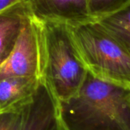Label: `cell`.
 Returning a JSON list of instances; mask_svg holds the SVG:
<instances>
[{"label": "cell", "mask_w": 130, "mask_h": 130, "mask_svg": "<svg viewBox=\"0 0 130 130\" xmlns=\"http://www.w3.org/2000/svg\"><path fill=\"white\" fill-rule=\"evenodd\" d=\"M63 130H130V87L88 71L78 93L59 102Z\"/></svg>", "instance_id": "cell-1"}, {"label": "cell", "mask_w": 130, "mask_h": 130, "mask_svg": "<svg viewBox=\"0 0 130 130\" xmlns=\"http://www.w3.org/2000/svg\"><path fill=\"white\" fill-rule=\"evenodd\" d=\"M45 61L43 79L59 102L75 95L88 74V69L74 43L68 24L42 21Z\"/></svg>", "instance_id": "cell-2"}, {"label": "cell", "mask_w": 130, "mask_h": 130, "mask_svg": "<svg viewBox=\"0 0 130 130\" xmlns=\"http://www.w3.org/2000/svg\"><path fill=\"white\" fill-rule=\"evenodd\" d=\"M88 71L113 84L130 87V54L97 21L69 25Z\"/></svg>", "instance_id": "cell-3"}, {"label": "cell", "mask_w": 130, "mask_h": 130, "mask_svg": "<svg viewBox=\"0 0 130 130\" xmlns=\"http://www.w3.org/2000/svg\"><path fill=\"white\" fill-rule=\"evenodd\" d=\"M44 61L43 22L28 12L10 55L0 65V78L30 77L42 79Z\"/></svg>", "instance_id": "cell-4"}, {"label": "cell", "mask_w": 130, "mask_h": 130, "mask_svg": "<svg viewBox=\"0 0 130 130\" xmlns=\"http://www.w3.org/2000/svg\"><path fill=\"white\" fill-rule=\"evenodd\" d=\"M21 130H63L59 115V100L42 78L38 87L23 107Z\"/></svg>", "instance_id": "cell-5"}, {"label": "cell", "mask_w": 130, "mask_h": 130, "mask_svg": "<svg viewBox=\"0 0 130 130\" xmlns=\"http://www.w3.org/2000/svg\"><path fill=\"white\" fill-rule=\"evenodd\" d=\"M30 15L41 21L75 25L93 20L88 0H24Z\"/></svg>", "instance_id": "cell-6"}, {"label": "cell", "mask_w": 130, "mask_h": 130, "mask_svg": "<svg viewBox=\"0 0 130 130\" xmlns=\"http://www.w3.org/2000/svg\"><path fill=\"white\" fill-rule=\"evenodd\" d=\"M27 13L24 1L0 11V65L10 55Z\"/></svg>", "instance_id": "cell-7"}, {"label": "cell", "mask_w": 130, "mask_h": 130, "mask_svg": "<svg viewBox=\"0 0 130 130\" xmlns=\"http://www.w3.org/2000/svg\"><path fill=\"white\" fill-rule=\"evenodd\" d=\"M40 80L30 77L0 78V112L24 105L35 93Z\"/></svg>", "instance_id": "cell-8"}, {"label": "cell", "mask_w": 130, "mask_h": 130, "mask_svg": "<svg viewBox=\"0 0 130 130\" xmlns=\"http://www.w3.org/2000/svg\"><path fill=\"white\" fill-rule=\"evenodd\" d=\"M97 21L130 54V4Z\"/></svg>", "instance_id": "cell-9"}, {"label": "cell", "mask_w": 130, "mask_h": 130, "mask_svg": "<svg viewBox=\"0 0 130 130\" xmlns=\"http://www.w3.org/2000/svg\"><path fill=\"white\" fill-rule=\"evenodd\" d=\"M88 10L93 20L115 13L130 4V0H88Z\"/></svg>", "instance_id": "cell-10"}, {"label": "cell", "mask_w": 130, "mask_h": 130, "mask_svg": "<svg viewBox=\"0 0 130 130\" xmlns=\"http://www.w3.org/2000/svg\"><path fill=\"white\" fill-rule=\"evenodd\" d=\"M24 105L15 109L0 112V130L21 129L24 118Z\"/></svg>", "instance_id": "cell-11"}, {"label": "cell", "mask_w": 130, "mask_h": 130, "mask_svg": "<svg viewBox=\"0 0 130 130\" xmlns=\"http://www.w3.org/2000/svg\"><path fill=\"white\" fill-rule=\"evenodd\" d=\"M23 1L24 0H0V11L11 5H13L18 2Z\"/></svg>", "instance_id": "cell-12"}]
</instances>
